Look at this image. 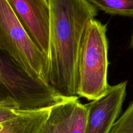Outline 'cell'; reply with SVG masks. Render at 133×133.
<instances>
[{"label": "cell", "mask_w": 133, "mask_h": 133, "mask_svg": "<svg viewBox=\"0 0 133 133\" xmlns=\"http://www.w3.org/2000/svg\"><path fill=\"white\" fill-rule=\"evenodd\" d=\"M50 9L49 84L62 96H77L78 62L89 22L97 8L88 0H48Z\"/></svg>", "instance_id": "cell-1"}, {"label": "cell", "mask_w": 133, "mask_h": 133, "mask_svg": "<svg viewBox=\"0 0 133 133\" xmlns=\"http://www.w3.org/2000/svg\"><path fill=\"white\" fill-rule=\"evenodd\" d=\"M68 98L61 96L50 84L30 77L1 52L0 107L19 111H33L52 108Z\"/></svg>", "instance_id": "cell-2"}, {"label": "cell", "mask_w": 133, "mask_h": 133, "mask_svg": "<svg viewBox=\"0 0 133 133\" xmlns=\"http://www.w3.org/2000/svg\"><path fill=\"white\" fill-rule=\"evenodd\" d=\"M0 49L22 71L49 84V59L29 35L6 0H0Z\"/></svg>", "instance_id": "cell-3"}, {"label": "cell", "mask_w": 133, "mask_h": 133, "mask_svg": "<svg viewBox=\"0 0 133 133\" xmlns=\"http://www.w3.org/2000/svg\"><path fill=\"white\" fill-rule=\"evenodd\" d=\"M108 48L106 25L92 19L86 29L79 53L78 97L94 101L109 90Z\"/></svg>", "instance_id": "cell-4"}, {"label": "cell", "mask_w": 133, "mask_h": 133, "mask_svg": "<svg viewBox=\"0 0 133 133\" xmlns=\"http://www.w3.org/2000/svg\"><path fill=\"white\" fill-rule=\"evenodd\" d=\"M33 41L49 57L50 9L48 0H6Z\"/></svg>", "instance_id": "cell-5"}, {"label": "cell", "mask_w": 133, "mask_h": 133, "mask_svg": "<svg viewBox=\"0 0 133 133\" xmlns=\"http://www.w3.org/2000/svg\"><path fill=\"white\" fill-rule=\"evenodd\" d=\"M127 86V81L110 86L102 97L85 104L88 111L86 133H110L122 111Z\"/></svg>", "instance_id": "cell-6"}, {"label": "cell", "mask_w": 133, "mask_h": 133, "mask_svg": "<svg viewBox=\"0 0 133 133\" xmlns=\"http://www.w3.org/2000/svg\"><path fill=\"white\" fill-rule=\"evenodd\" d=\"M51 111V108L19 111L15 118L0 123V133H40Z\"/></svg>", "instance_id": "cell-7"}, {"label": "cell", "mask_w": 133, "mask_h": 133, "mask_svg": "<svg viewBox=\"0 0 133 133\" xmlns=\"http://www.w3.org/2000/svg\"><path fill=\"white\" fill-rule=\"evenodd\" d=\"M79 97H69L51 108L50 116L40 133H66L73 109Z\"/></svg>", "instance_id": "cell-8"}, {"label": "cell", "mask_w": 133, "mask_h": 133, "mask_svg": "<svg viewBox=\"0 0 133 133\" xmlns=\"http://www.w3.org/2000/svg\"><path fill=\"white\" fill-rule=\"evenodd\" d=\"M96 8L111 15L133 16V0H88Z\"/></svg>", "instance_id": "cell-9"}, {"label": "cell", "mask_w": 133, "mask_h": 133, "mask_svg": "<svg viewBox=\"0 0 133 133\" xmlns=\"http://www.w3.org/2000/svg\"><path fill=\"white\" fill-rule=\"evenodd\" d=\"M87 108L77 100L73 109L66 133H86Z\"/></svg>", "instance_id": "cell-10"}, {"label": "cell", "mask_w": 133, "mask_h": 133, "mask_svg": "<svg viewBox=\"0 0 133 133\" xmlns=\"http://www.w3.org/2000/svg\"><path fill=\"white\" fill-rule=\"evenodd\" d=\"M110 133H133V100L117 119Z\"/></svg>", "instance_id": "cell-11"}, {"label": "cell", "mask_w": 133, "mask_h": 133, "mask_svg": "<svg viewBox=\"0 0 133 133\" xmlns=\"http://www.w3.org/2000/svg\"><path fill=\"white\" fill-rule=\"evenodd\" d=\"M131 48H133V33L132 35V37H131Z\"/></svg>", "instance_id": "cell-12"}]
</instances>
